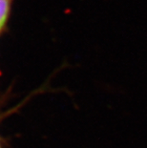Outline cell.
<instances>
[{"instance_id": "cell-1", "label": "cell", "mask_w": 147, "mask_h": 148, "mask_svg": "<svg viewBox=\"0 0 147 148\" xmlns=\"http://www.w3.org/2000/svg\"><path fill=\"white\" fill-rule=\"evenodd\" d=\"M0 148H1V147H0Z\"/></svg>"}]
</instances>
